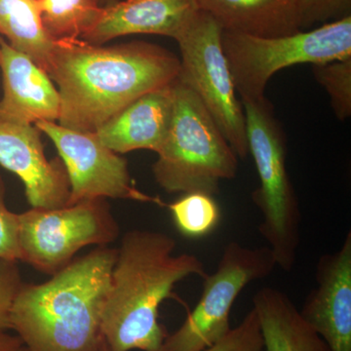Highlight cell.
Masks as SVG:
<instances>
[{"instance_id":"603a6c76","label":"cell","mask_w":351,"mask_h":351,"mask_svg":"<svg viewBox=\"0 0 351 351\" xmlns=\"http://www.w3.org/2000/svg\"><path fill=\"white\" fill-rule=\"evenodd\" d=\"M263 339L257 313L252 308L241 323L203 351H263Z\"/></svg>"},{"instance_id":"5b68a950","label":"cell","mask_w":351,"mask_h":351,"mask_svg":"<svg viewBox=\"0 0 351 351\" xmlns=\"http://www.w3.org/2000/svg\"><path fill=\"white\" fill-rule=\"evenodd\" d=\"M241 103L249 154L260 179V186L252 195L263 216L258 230L269 244L277 267L290 271L301 241L302 218L286 165L285 135L265 97Z\"/></svg>"},{"instance_id":"277c9868","label":"cell","mask_w":351,"mask_h":351,"mask_svg":"<svg viewBox=\"0 0 351 351\" xmlns=\"http://www.w3.org/2000/svg\"><path fill=\"white\" fill-rule=\"evenodd\" d=\"M152 173L169 193H203L214 196L219 182L232 180L239 156L195 92L174 82V112Z\"/></svg>"},{"instance_id":"9a60e30c","label":"cell","mask_w":351,"mask_h":351,"mask_svg":"<svg viewBox=\"0 0 351 351\" xmlns=\"http://www.w3.org/2000/svg\"><path fill=\"white\" fill-rule=\"evenodd\" d=\"M174 112V83L147 92L122 108L95 135L119 154L138 149L157 152L162 147Z\"/></svg>"},{"instance_id":"d6986e66","label":"cell","mask_w":351,"mask_h":351,"mask_svg":"<svg viewBox=\"0 0 351 351\" xmlns=\"http://www.w3.org/2000/svg\"><path fill=\"white\" fill-rule=\"evenodd\" d=\"M38 4L44 29L54 41L82 39L104 8L96 0H38Z\"/></svg>"},{"instance_id":"6da1fadb","label":"cell","mask_w":351,"mask_h":351,"mask_svg":"<svg viewBox=\"0 0 351 351\" xmlns=\"http://www.w3.org/2000/svg\"><path fill=\"white\" fill-rule=\"evenodd\" d=\"M47 73L61 97L57 123L95 133L138 97L174 83L180 59L143 41L104 46L63 39L55 41Z\"/></svg>"},{"instance_id":"7c38bea8","label":"cell","mask_w":351,"mask_h":351,"mask_svg":"<svg viewBox=\"0 0 351 351\" xmlns=\"http://www.w3.org/2000/svg\"><path fill=\"white\" fill-rule=\"evenodd\" d=\"M315 277L317 286L300 313L330 350L351 351L350 232L339 250L319 258Z\"/></svg>"},{"instance_id":"3957f363","label":"cell","mask_w":351,"mask_h":351,"mask_svg":"<svg viewBox=\"0 0 351 351\" xmlns=\"http://www.w3.org/2000/svg\"><path fill=\"white\" fill-rule=\"evenodd\" d=\"M117 249L96 247L41 284L22 283L10 330L29 351H100L101 319Z\"/></svg>"},{"instance_id":"ac0fdd59","label":"cell","mask_w":351,"mask_h":351,"mask_svg":"<svg viewBox=\"0 0 351 351\" xmlns=\"http://www.w3.org/2000/svg\"><path fill=\"white\" fill-rule=\"evenodd\" d=\"M0 36L47 73L55 41L44 29L38 0H0Z\"/></svg>"},{"instance_id":"cb8c5ba5","label":"cell","mask_w":351,"mask_h":351,"mask_svg":"<svg viewBox=\"0 0 351 351\" xmlns=\"http://www.w3.org/2000/svg\"><path fill=\"white\" fill-rule=\"evenodd\" d=\"M5 195V182L0 174V260L19 262V214L7 208Z\"/></svg>"},{"instance_id":"4316f807","label":"cell","mask_w":351,"mask_h":351,"mask_svg":"<svg viewBox=\"0 0 351 351\" xmlns=\"http://www.w3.org/2000/svg\"><path fill=\"white\" fill-rule=\"evenodd\" d=\"M119 0H96L97 3L101 7H107L112 5V4L117 3Z\"/></svg>"},{"instance_id":"7402d4cb","label":"cell","mask_w":351,"mask_h":351,"mask_svg":"<svg viewBox=\"0 0 351 351\" xmlns=\"http://www.w3.org/2000/svg\"><path fill=\"white\" fill-rule=\"evenodd\" d=\"M301 31L351 16V0H294Z\"/></svg>"},{"instance_id":"44dd1931","label":"cell","mask_w":351,"mask_h":351,"mask_svg":"<svg viewBox=\"0 0 351 351\" xmlns=\"http://www.w3.org/2000/svg\"><path fill=\"white\" fill-rule=\"evenodd\" d=\"M316 82L326 90L338 119L351 115V57L325 64H313Z\"/></svg>"},{"instance_id":"8fae6325","label":"cell","mask_w":351,"mask_h":351,"mask_svg":"<svg viewBox=\"0 0 351 351\" xmlns=\"http://www.w3.org/2000/svg\"><path fill=\"white\" fill-rule=\"evenodd\" d=\"M0 165L19 177L32 208L68 205L71 186L63 161L48 160L36 125L0 119Z\"/></svg>"},{"instance_id":"2e32d148","label":"cell","mask_w":351,"mask_h":351,"mask_svg":"<svg viewBox=\"0 0 351 351\" xmlns=\"http://www.w3.org/2000/svg\"><path fill=\"white\" fill-rule=\"evenodd\" d=\"M196 3L223 32L274 38L301 31L294 0H196Z\"/></svg>"},{"instance_id":"d4e9b609","label":"cell","mask_w":351,"mask_h":351,"mask_svg":"<svg viewBox=\"0 0 351 351\" xmlns=\"http://www.w3.org/2000/svg\"><path fill=\"white\" fill-rule=\"evenodd\" d=\"M17 263L0 260V332L10 330L11 306L23 283Z\"/></svg>"},{"instance_id":"7a4b0ae2","label":"cell","mask_w":351,"mask_h":351,"mask_svg":"<svg viewBox=\"0 0 351 351\" xmlns=\"http://www.w3.org/2000/svg\"><path fill=\"white\" fill-rule=\"evenodd\" d=\"M176 246L172 237L156 230L122 237L101 319L108 351H161L169 334L159 323V307L176 284L207 274L197 256L174 255Z\"/></svg>"},{"instance_id":"e0dca14e","label":"cell","mask_w":351,"mask_h":351,"mask_svg":"<svg viewBox=\"0 0 351 351\" xmlns=\"http://www.w3.org/2000/svg\"><path fill=\"white\" fill-rule=\"evenodd\" d=\"M265 351H331L324 339L302 318L283 291L263 287L253 298Z\"/></svg>"},{"instance_id":"83f0119b","label":"cell","mask_w":351,"mask_h":351,"mask_svg":"<svg viewBox=\"0 0 351 351\" xmlns=\"http://www.w3.org/2000/svg\"><path fill=\"white\" fill-rule=\"evenodd\" d=\"M100 351H108L107 345H106L105 341H104L103 345L101 346Z\"/></svg>"},{"instance_id":"484cf974","label":"cell","mask_w":351,"mask_h":351,"mask_svg":"<svg viewBox=\"0 0 351 351\" xmlns=\"http://www.w3.org/2000/svg\"><path fill=\"white\" fill-rule=\"evenodd\" d=\"M22 339L16 335L8 334L6 332H0V351H20L23 348Z\"/></svg>"},{"instance_id":"8992f818","label":"cell","mask_w":351,"mask_h":351,"mask_svg":"<svg viewBox=\"0 0 351 351\" xmlns=\"http://www.w3.org/2000/svg\"><path fill=\"white\" fill-rule=\"evenodd\" d=\"M221 44L241 100H260L281 69L351 57V16L274 38L223 32Z\"/></svg>"},{"instance_id":"f1b7e54d","label":"cell","mask_w":351,"mask_h":351,"mask_svg":"<svg viewBox=\"0 0 351 351\" xmlns=\"http://www.w3.org/2000/svg\"><path fill=\"white\" fill-rule=\"evenodd\" d=\"M20 351H29L27 350V348H25V346H23L22 348H21Z\"/></svg>"},{"instance_id":"5bb4252c","label":"cell","mask_w":351,"mask_h":351,"mask_svg":"<svg viewBox=\"0 0 351 351\" xmlns=\"http://www.w3.org/2000/svg\"><path fill=\"white\" fill-rule=\"evenodd\" d=\"M196 0H123L104 7L101 17L82 38L94 45L131 34L177 39L199 11Z\"/></svg>"},{"instance_id":"30bf717a","label":"cell","mask_w":351,"mask_h":351,"mask_svg":"<svg viewBox=\"0 0 351 351\" xmlns=\"http://www.w3.org/2000/svg\"><path fill=\"white\" fill-rule=\"evenodd\" d=\"M34 125L56 147L68 174L71 196L68 205L95 198H113L165 206L157 197L136 188L124 157L105 147L95 133L73 130L57 122Z\"/></svg>"},{"instance_id":"4fadbf2b","label":"cell","mask_w":351,"mask_h":351,"mask_svg":"<svg viewBox=\"0 0 351 351\" xmlns=\"http://www.w3.org/2000/svg\"><path fill=\"white\" fill-rule=\"evenodd\" d=\"M0 71L3 83L0 119L29 125L58 122L61 97L54 82L31 58L13 49L1 36Z\"/></svg>"},{"instance_id":"ffe728a7","label":"cell","mask_w":351,"mask_h":351,"mask_svg":"<svg viewBox=\"0 0 351 351\" xmlns=\"http://www.w3.org/2000/svg\"><path fill=\"white\" fill-rule=\"evenodd\" d=\"M176 228L184 237L200 239L213 232L221 219V210L213 196L203 193H184L167 205Z\"/></svg>"},{"instance_id":"52a82bcc","label":"cell","mask_w":351,"mask_h":351,"mask_svg":"<svg viewBox=\"0 0 351 351\" xmlns=\"http://www.w3.org/2000/svg\"><path fill=\"white\" fill-rule=\"evenodd\" d=\"M21 262L43 274H56L87 246H108L120 228L105 198L55 209L32 208L19 214Z\"/></svg>"},{"instance_id":"ba28073f","label":"cell","mask_w":351,"mask_h":351,"mask_svg":"<svg viewBox=\"0 0 351 351\" xmlns=\"http://www.w3.org/2000/svg\"><path fill=\"white\" fill-rule=\"evenodd\" d=\"M223 29L199 10L176 39L181 59L178 80L202 101L239 158L249 154L243 106L221 44Z\"/></svg>"},{"instance_id":"9c48e42d","label":"cell","mask_w":351,"mask_h":351,"mask_svg":"<svg viewBox=\"0 0 351 351\" xmlns=\"http://www.w3.org/2000/svg\"><path fill=\"white\" fill-rule=\"evenodd\" d=\"M277 263L269 246L251 248L230 242L213 274L203 277L199 302L164 341L161 351H203L232 330L230 311L249 284L272 274Z\"/></svg>"}]
</instances>
